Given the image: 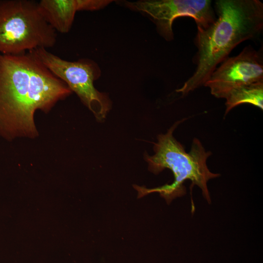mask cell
<instances>
[{
  "label": "cell",
  "instance_id": "6da1fadb",
  "mask_svg": "<svg viewBox=\"0 0 263 263\" xmlns=\"http://www.w3.org/2000/svg\"><path fill=\"white\" fill-rule=\"evenodd\" d=\"M72 92L32 51L0 54V136L36 138L35 112H49Z\"/></svg>",
  "mask_w": 263,
  "mask_h": 263
},
{
  "label": "cell",
  "instance_id": "52a82bcc",
  "mask_svg": "<svg viewBox=\"0 0 263 263\" xmlns=\"http://www.w3.org/2000/svg\"><path fill=\"white\" fill-rule=\"evenodd\" d=\"M263 81V57L251 46L245 47L238 55L228 57L216 68L204 84L214 96L225 98L233 89Z\"/></svg>",
  "mask_w": 263,
  "mask_h": 263
},
{
  "label": "cell",
  "instance_id": "8992f818",
  "mask_svg": "<svg viewBox=\"0 0 263 263\" xmlns=\"http://www.w3.org/2000/svg\"><path fill=\"white\" fill-rule=\"evenodd\" d=\"M127 5L149 16L160 34L167 40L173 38L172 23L177 18H191L197 27L203 29L207 28L216 19L210 0H139L128 1Z\"/></svg>",
  "mask_w": 263,
  "mask_h": 263
},
{
  "label": "cell",
  "instance_id": "277c9868",
  "mask_svg": "<svg viewBox=\"0 0 263 263\" xmlns=\"http://www.w3.org/2000/svg\"><path fill=\"white\" fill-rule=\"evenodd\" d=\"M56 31L46 21L38 2L0 0V54L17 55L53 47Z\"/></svg>",
  "mask_w": 263,
  "mask_h": 263
},
{
  "label": "cell",
  "instance_id": "ba28073f",
  "mask_svg": "<svg viewBox=\"0 0 263 263\" xmlns=\"http://www.w3.org/2000/svg\"><path fill=\"white\" fill-rule=\"evenodd\" d=\"M38 3L46 21L63 34L70 30L76 12L83 10L82 0H41Z\"/></svg>",
  "mask_w": 263,
  "mask_h": 263
},
{
  "label": "cell",
  "instance_id": "3957f363",
  "mask_svg": "<svg viewBox=\"0 0 263 263\" xmlns=\"http://www.w3.org/2000/svg\"><path fill=\"white\" fill-rule=\"evenodd\" d=\"M185 120L177 121L166 133L159 134L153 147L155 153L152 156L145 155L151 172L156 174L165 169H169L174 175V181L170 184L150 189L135 186L134 188L138 192V197L158 192L169 203L174 198L186 193L184 183L189 180L192 185H196L201 189L207 202L211 203L207 183L209 180L220 175L213 173L208 169L207 161L211 152L205 150L198 139H193L191 149L187 152L173 137V131Z\"/></svg>",
  "mask_w": 263,
  "mask_h": 263
},
{
  "label": "cell",
  "instance_id": "7a4b0ae2",
  "mask_svg": "<svg viewBox=\"0 0 263 263\" xmlns=\"http://www.w3.org/2000/svg\"><path fill=\"white\" fill-rule=\"evenodd\" d=\"M218 18L207 28L197 27V52L193 75L176 90L183 96L204 86L219 64L246 40L257 37L263 28V3L259 0H217Z\"/></svg>",
  "mask_w": 263,
  "mask_h": 263
},
{
  "label": "cell",
  "instance_id": "9c48e42d",
  "mask_svg": "<svg viewBox=\"0 0 263 263\" xmlns=\"http://www.w3.org/2000/svg\"><path fill=\"white\" fill-rule=\"evenodd\" d=\"M225 115L234 107L249 104L263 109V81L243 85L231 90L225 97Z\"/></svg>",
  "mask_w": 263,
  "mask_h": 263
},
{
  "label": "cell",
  "instance_id": "5b68a950",
  "mask_svg": "<svg viewBox=\"0 0 263 263\" xmlns=\"http://www.w3.org/2000/svg\"><path fill=\"white\" fill-rule=\"evenodd\" d=\"M31 51L77 95L97 120L104 119L111 104L108 96L97 91L94 85V81L100 74L99 67L94 61L88 59L68 61L43 48Z\"/></svg>",
  "mask_w": 263,
  "mask_h": 263
}]
</instances>
